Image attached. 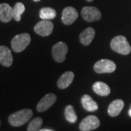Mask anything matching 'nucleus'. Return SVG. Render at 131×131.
<instances>
[{"mask_svg":"<svg viewBox=\"0 0 131 131\" xmlns=\"http://www.w3.org/2000/svg\"><path fill=\"white\" fill-rule=\"evenodd\" d=\"M32 116L33 112L31 109L24 108L10 114L8 117V122L12 126H21L28 122Z\"/></svg>","mask_w":131,"mask_h":131,"instance_id":"f257e3e1","label":"nucleus"},{"mask_svg":"<svg viewBox=\"0 0 131 131\" xmlns=\"http://www.w3.org/2000/svg\"><path fill=\"white\" fill-rule=\"evenodd\" d=\"M112 50L122 55H128L131 51V47L125 37L119 35L112 39L110 43Z\"/></svg>","mask_w":131,"mask_h":131,"instance_id":"f03ea898","label":"nucleus"},{"mask_svg":"<svg viewBox=\"0 0 131 131\" xmlns=\"http://www.w3.org/2000/svg\"><path fill=\"white\" fill-rule=\"evenodd\" d=\"M31 42V37L27 33L20 34L15 36L11 42L13 50L15 52H20L28 47Z\"/></svg>","mask_w":131,"mask_h":131,"instance_id":"7ed1b4c3","label":"nucleus"},{"mask_svg":"<svg viewBox=\"0 0 131 131\" xmlns=\"http://www.w3.org/2000/svg\"><path fill=\"white\" fill-rule=\"evenodd\" d=\"M116 68L115 63L108 59H101L97 61L93 66L94 71L98 74L112 73L116 70Z\"/></svg>","mask_w":131,"mask_h":131,"instance_id":"20e7f679","label":"nucleus"},{"mask_svg":"<svg viewBox=\"0 0 131 131\" xmlns=\"http://www.w3.org/2000/svg\"><path fill=\"white\" fill-rule=\"evenodd\" d=\"M68 52V46L63 42L56 43L52 48V55L54 60L58 63H62L66 60V56Z\"/></svg>","mask_w":131,"mask_h":131,"instance_id":"39448f33","label":"nucleus"},{"mask_svg":"<svg viewBox=\"0 0 131 131\" xmlns=\"http://www.w3.org/2000/svg\"><path fill=\"white\" fill-rule=\"evenodd\" d=\"M82 18L88 22L96 21L101 18V13L95 7H84L82 9Z\"/></svg>","mask_w":131,"mask_h":131,"instance_id":"423d86ee","label":"nucleus"},{"mask_svg":"<svg viewBox=\"0 0 131 131\" xmlns=\"http://www.w3.org/2000/svg\"><path fill=\"white\" fill-rule=\"evenodd\" d=\"M53 27V24L50 20H42L34 26V31L42 37H47L52 34Z\"/></svg>","mask_w":131,"mask_h":131,"instance_id":"0eeeda50","label":"nucleus"},{"mask_svg":"<svg viewBox=\"0 0 131 131\" xmlns=\"http://www.w3.org/2000/svg\"><path fill=\"white\" fill-rule=\"evenodd\" d=\"M100 126V120L96 116L90 115L84 118L80 124V130L82 131L93 130Z\"/></svg>","mask_w":131,"mask_h":131,"instance_id":"6e6552de","label":"nucleus"},{"mask_svg":"<svg viewBox=\"0 0 131 131\" xmlns=\"http://www.w3.org/2000/svg\"><path fill=\"white\" fill-rule=\"evenodd\" d=\"M57 100V96L53 93H49L45 95L39 101L37 106V109L39 112H43L47 111L56 103Z\"/></svg>","mask_w":131,"mask_h":131,"instance_id":"1a4fd4ad","label":"nucleus"},{"mask_svg":"<svg viewBox=\"0 0 131 131\" xmlns=\"http://www.w3.org/2000/svg\"><path fill=\"white\" fill-rule=\"evenodd\" d=\"M78 18V13L77 9L72 7H66L62 12L61 20L65 25L72 24Z\"/></svg>","mask_w":131,"mask_h":131,"instance_id":"9d476101","label":"nucleus"},{"mask_svg":"<svg viewBox=\"0 0 131 131\" xmlns=\"http://www.w3.org/2000/svg\"><path fill=\"white\" fill-rule=\"evenodd\" d=\"M13 56L9 48L6 46H0V63L5 67H9L13 64Z\"/></svg>","mask_w":131,"mask_h":131,"instance_id":"9b49d317","label":"nucleus"},{"mask_svg":"<svg viewBox=\"0 0 131 131\" xmlns=\"http://www.w3.org/2000/svg\"><path fill=\"white\" fill-rule=\"evenodd\" d=\"M12 18H13V15L11 6L7 3L0 4V20L3 23H8Z\"/></svg>","mask_w":131,"mask_h":131,"instance_id":"f8f14e48","label":"nucleus"},{"mask_svg":"<svg viewBox=\"0 0 131 131\" xmlns=\"http://www.w3.org/2000/svg\"><path fill=\"white\" fill-rule=\"evenodd\" d=\"M124 101L121 99H117L110 103L108 108V114L111 117H117L122 112L124 107Z\"/></svg>","mask_w":131,"mask_h":131,"instance_id":"ddd939ff","label":"nucleus"},{"mask_svg":"<svg viewBox=\"0 0 131 131\" xmlns=\"http://www.w3.org/2000/svg\"><path fill=\"white\" fill-rule=\"evenodd\" d=\"M74 77V74L72 71H66L63 73L60 77L58 80V87L60 89H66L73 82Z\"/></svg>","mask_w":131,"mask_h":131,"instance_id":"4468645a","label":"nucleus"},{"mask_svg":"<svg viewBox=\"0 0 131 131\" xmlns=\"http://www.w3.org/2000/svg\"><path fill=\"white\" fill-rule=\"evenodd\" d=\"M95 30L92 27L85 28L84 31L80 34V42L84 46H88L95 37Z\"/></svg>","mask_w":131,"mask_h":131,"instance_id":"2eb2a0df","label":"nucleus"},{"mask_svg":"<svg viewBox=\"0 0 131 131\" xmlns=\"http://www.w3.org/2000/svg\"><path fill=\"white\" fill-rule=\"evenodd\" d=\"M82 105L86 111L88 112H95L98 110V105L88 95H84L81 99Z\"/></svg>","mask_w":131,"mask_h":131,"instance_id":"dca6fc26","label":"nucleus"},{"mask_svg":"<svg viewBox=\"0 0 131 131\" xmlns=\"http://www.w3.org/2000/svg\"><path fill=\"white\" fill-rule=\"evenodd\" d=\"M93 90L95 93L101 96H107L111 92L108 85L103 82H95L93 85Z\"/></svg>","mask_w":131,"mask_h":131,"instance_id":"f3484780","label":"nucleus"},{"mask_svg":"<svg viewBox=\"0 0 131 131\" xmlns=\"http://www.w3.org/2000/svg\"><path fill=\"white\" fill-rule=\"evenodd\" d=\"M56 11L51 7H43L40 9L39 17L42 20H52L56 17Z\"/></svg>","mask_w":131,"mask_h":131,"instance_id":"a211bd4d","label":"nucleus"},{"mask_svg":"<svg viewBox=\"0 0 131 131\" xmlns=\"http://www.w3.org/2000/svg\"><path fill=\"white\" fill-rule=\"evenodd\" d=\"M25 11V6L21 2L16 3L13 8V19L16 21H20L21 19V15Z\"/></svg>","mask_w":131,"mask_h":131,"instance_id":"6ab92c4d","label":"nucleus"},{"mask_svg":"<svg viewBox=\"0 0 131 131\" xmlns=\"http://www.w3.org/2000/svg\"><path fill=\"white\" fill-rule=\"evenodd\" d=\"M66 119L69 122L74 123L77 120V116L74 112V108L71 105H68L65 108Z\"/></svg>","mask_w":131,"mask_h":131,"instance_id":"aec40b11","label":"nucleus"},{"mask_svg":"<svg viewBox=\"0 0 131 131\" xmlns=\"http://www.w3.org/2000/svg\"><path fill=\"white\" fill-rule=\"evenodd\" d=\"M42 118L40 117H37L33 119L31 121V122L28 124V128L27 130L28 131H37L40 130V127L42 126Z\"/></svg>","mask_w":131,"mask_h":131,"instance_id":"412c9836","label":"nucleus"},{"mask_svg":"<svg viewBox=\"0 0 131 131\" xmlns=\"http://www.w3.org/2000/svg\"><path fill=\"white\" fill-rule=\"evenodd\" d=\"M52 129H40V131H52Z\"/></svg>","mask_w":131,"mask_h":131,"instance_id":"4be33fe9","label":"nucleus"},{"mask_svg":"<svg viewBox=\"0 0 131 131\" xmlns=\"http://www.w3.org/2000/svg\"><path fill=\"white\" fill-rule=\"evenodd\" d=\"M128 114H129L130 117H131V107L130 108V110H129V112H128Z\"/></svg>","mask_w":131,"mask_h":131,"instance_id":"5701e85b","label":"nucleus"},{"mask_svg":"<svg viewBox=\"0 0 131 131\" xmlns=\"http://www.w3.org/2000/svg\"><path fill=\"white\" fill-rule=\"evenodd\" d=\"M33 1H34V2H39L40 0H33Z\"/></svg>","mask_w":131,"mask_h":131,"instance_id":"b1692460","label":"nucleus"},{"mask_svg":"<svg viewBox=\"0 0 131 131\" xmlns=\"http://www.w3.org/2000/svg\"><path fill=\"white\" fill-rule=\"evenodd\" d=\"M88 2H92V1H93V0H87Z\"/></svg>","mask_w":131,"mask_h":131,"instance_id":"393cba45","label":"nucleus"},{"mask_svg":"<svg viewBox=\"0 0 131 131\" xmlns=\"http://www.w3.org/2000/svg\"><path fill=\"white\" fill-rule=\"evenodd\" d=\"M0 124H1V122H0Z\"/></svg>","mask_w":131,"mask_h":131,"instance_id":"a878e982","label":"nucleus"}]
</instances>
